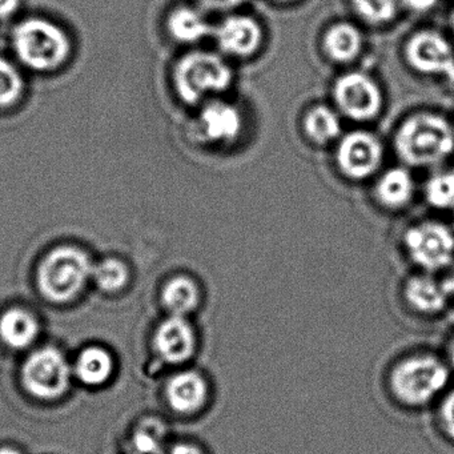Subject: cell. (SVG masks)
Instances as JSON below:
<instances>
[{
    "mask_svg": "<svg viewBox=\"0 0 454 454\" xmlns=\"http://www.w3.org/2000/svg\"><path fill=\"white\" fill-rule=\"evenodd\" d=\"M79 381L89 387L106 384L114 373V358L102 347H89L76 357L73 368Z\"/></svg>",
    "mask_w": 454,
    "mask_h": 454,
    "instance_id": "20",
    "label": "cell"
},
{
    "mask_svg": "<svg viewBox=\"0 0 454 454\" xmlns=\"http://www.w3.org/2000/svg\"><path fill=\"white\" fill-rule=\"evenodd\" d=\"M243 131V115L236 106L223 100L207 103L196 121V134L212 145H232Z\"/></svg>",
    "mask_w": 454,
    "mask_h": 454,
    "instance_id": "15",
    "label": "cell"
},
{
    "mask_svg": "<svg viewBox=\"0 0 454 454\" xmlns=\"http://www.w3.org/2000/svg\"><path fill=\"white\" fill-rule=\"evenodd\" d=\"M440 0H403V6L417 14H425L437 6Z\"/></svg>",
    "mask_w": 454,
    "mask_h": 454,
    "instance_id": "31",
    "label": "cell"
},
{
    "mask_svg": "<svg viewBox=\"0 0 454 454\" xmlns=\"http://www.w3.org/2000/svg\"><path fill=\"white\" fill-rule=\"evenodd\" d=\"M450 372L443 356L427 349L408 350L385 369L384 392L398 409L424 411L448 390Z\"/></svg>",
    "mask_w": 454,
    "mask_h": 454,
    "instance_id": "1",
    "label": "cell"
},
{
    "mask_svg": "<svg viewBox=\"0 0 454 454\" xmlns=\"http://www.w3.org/2000/svg\"><path fill=\"white\" fill-rule=\"evenodd\" d=\"M159 454H208L204 450L203 446L190 441H180V442L166 445V448Z\"/></svg>",
    "mask_w": 454,
    "mask_h": 454,
    "instance_id": "29",
    "label": "cell"
},
{
    "mask_svg": "<svg viewBox=\"0 0 454 454\" xmlns=\"http://www.w3.org/2000/svg\"><path fill=\"white\" fill-rule=\"evenodd\" d=\"M450 299L446 281H438L432 273H414L403 281L400 289L401 307L416 318L442 315L448 309Z\"/></svg>",
    "mask_w": 454,
    "mask_h": 454,
    "instance_id": "11",
    "label": "cell"
},
{
    "mask_svg": "<svg viewBox=\"0 0 454 454\" xmlns=\"http://www.w3.org/2000/svg\"><path fill=\"white\" fill-rule=\"evenodd\" d=\"M73 374L66 356L52 347L31 353L20 371L22 384L28 395L43 401H55L65 395Z\"/></svg>",
    "mask_w": 454,
    "mask_h": 454,
    "instance_id": "7",
    "label": "cell"
},
{
    "mask_svg": "<svg viewBox=\"0 0 454 454\" xmlns=\"http://www.w3.org/2000/svg\"><path fill=\"white\" fill-rule=\"evenodd\" d=\"M449 25H450V30L454 35V10H453V12H451V14H450V20H449Z\"/></svg>",
    "mask_w": 454,
    "mask_h": 454,
    "instance_id": "36",
    "label": "cell"
},
{
    "mask_svg": "<svg viewBox=\"0 0 454 454\" xmlns=\"http://www.w3.org/2000/svg\"><path fill=\"white\" fill-rule=\"evenodd\" d=\"M363 47V33L352 23H334L324 33L323 50L332 62H353L360 57Z\"/></svg>",
    "mask_w": 454,
    "mask_h": 454,
    "instance_id": "19",
    "label": "cell"
},
{
    "mask_svg": "<svg viewBox=\"0 0 454 454\" xmlns=\"http://www.w3.org/2000/svg\"><path fill=\"white\" fill-rule=\"evenodd\" d=\"M132 454V453H131Z\"/></svg>",
    "mask_w": 454,
    "mask_h": 454,
    "instance_id": "38",
    "label": "cell"
},
{
    "mask_svg": "<svg viewBox=\"0 0 454 454\" xmlns=\"http://www.w3.org/2000/svg\"><path fill=\"white\" fill-rule=\"evenodd\" d=\"M435 425L441 434L454 442V387L446 390L435 403Z\"/></svg>",
    "mask_w": 454,
    "mask_h": 454,
    "instance_id": "28",
    "label": "cell"
},
{
    "mask_svg": "<svg viewBox=\"0 0 454 454\" xmlns=\"http://www.w3.org/2000/svg\"><path fill=\"white\" fill-rule=\"evenodd\" d=\"M446 363H448L449 368L454 371V334L449 339L448 344H446L445 356Z\"/></svg>",
    "mask_w": 454,
    "mask_h": 454,
    "instance_id": "33",
    "label": "cell"
},
{
    "mask_svg": "<svg viewBox=\"0 0 454 454\" xmlns=\"http://www.w3.org/2000/svg\"><path fill=\"white\" fill-rule=\"evenodd\" d=\"M334 160L342 176L361 182L379 171L384 160V145L372 132L356 129L340 137Z\"/></svg>",
    "mask_w": 454,
    "mask_h": 454,
    "instance_id": "9",
    "label": "cell"
},
{
    "mask_svg": "<svg viewBox=\"0 0 454 454\" xmlns=\"http://www.w3.org/2000/svg\"><path fill=\"white\" fill-rule=\"evenodd\" d=\"M446 284H448V288L449 292H450L451 299H454V272L453 275L450 276V278L446 281Z\"/></svg>",
    "mask_w": 454,
    "mask_h": 454,
    "instance_id": "35",
    "label": "cell"
},
{
    "mask_svg": "<svg viewBox=\"0 0 454 454\" xmlns=\"http://www.w3.org/2000/svg\"><path fill=\"white\" fill-rule=\"evenodd\" d=\"M332 97L341 115L360 123L373 121L384 107V95L379 83L360 71L339 76L332 89Z\"/></svg>",
    "mask_w": 454,
    "mask_h": 454,
    "instance_id": "8",
    "label": "cell"
},
{
    "mask_svg": "<svg viewBox=\"0 0 454 454\" xmlns=\"http://www.w3.org/2000/svg\"><path fill=\"white\" fill-rule=\"evenodd\" d=\"M153 348L164 363L183 365L198 352V331L190 317L168 315L156 328Z\"/></svg>",
    "mask_w": 454,
    "mask_h": 454,
    "instance_id": "13",
    "label": "cell"
},
{
    "mask_svg": "<svg viewBox=\"0 0 454 454\" xmlns=\"http://www.w3.org/2000/svg\"><path fill=\"white\" fill-rule=\"evenodd\" d=\"M212 397L211 380L198 369H182L172 374L166 384L167 403L172 411L182 416L203 413L211 405Z\"/></svg>",
    "mask_w": 454,
    "mask_h": 454,
    "instance_id": "12",
    "label": "cell"
},
{
    "mask_svg": "<svg viewBox=\"0 0 454 454\" xmlns=\"http://www.w3.org/2000/svg\"><path fill=\"white\" fill-rule=\"evenodd\" d=\"M160 299L168 315L190 317L201 307L203 291L190 276L177 275L164 284Z\"/></svg>",
    "mask_w": 454,
    "mask_h": 454,
    "instance_id": "18",
    "label": "cell"
},
{
    "mask_svg": "<svg viewBox=\"0 0 454 454\" xmlns=\"http://www.w3.org/2000/svg\"><path fill=\"white\" fill-rule=\"evenodd\" d=\"M94 262L74 246H60L44 254L36 270V284L44 299L67 304L81 294L92 278Z\"/></svg>",
    "mask_w": 454,
    "mask_h": 454,
    "instance_id": "3",
    "label": "cell"
},
{
    "mask_svg": "<svg viewBox=\"0 0 454 454\" xmlns=\"http://www.w3.org/2000/svg\"><path fill=\"white\" fill-rule=\"evenodd\" d=\"M166 427L159 419L143 421L132 437V454H159L166 448Z\"/></svg>",
    "mask_w": 454,
    "mask_h": 454,
    "instance_id": "24",
    "label": "cell"
},
{
    "mask_svg": "<svg viewBox=\"0 0 454 454\" xmlns=\"http://www.w3.org/2000/svg\"><path fill=\"white\" fill-rule=\"evenodd\" d=\"M204 9L211 12H232L238 9L241 4H246L247 0H199Z\"/></svg>",
    "mask_w": 454,
    "mask_h": 454,
    "instance_id": "30",
    "label": "cell"
},
{
    "mask_svg": "<svg viewBox=\"0 0 454 454\" xmlns=\"http://www.w3.org/2000/svg\"><path fill=\"white\" fill-rule=\"evenodd\" d=\"M393 145L406 166H437L454 153V127L440 114L419 111L398 126Z\"/></svg>",
    "mask_w": 454,
    "mask_h": 454,
    "instance_id": "2",
    "label": "cell"
},
{
    "mask_svg": "<svg viewBox=\"0 0 454 454\" xmlns=\"http://www.w3.org/2000/svg\"><path fill=\"white\" fill-rule=\"evenodd\" d=\"M305 137L316 145H326L342 134L340 113L328 106L318 105L307 111L302 119Z\"/></svg>",
    "mask_w": 454,
    "mask_h": 454,
    "instance_id": "21",
    "label": "cell"
},
{
    "mask_svg": "<svg viewBox=\"0 0 454 454\" xmlns=\"http://www.w3.org/2000/svg\"><path fill=\"white\" fill-rule=\"evenodd\" d=\"M175 91L185 105L196 106L209 95L227 91L233 82V71L220 55L193 51L175 65Z\"/></svg>",
    "mask_w": 454,
    "mask_h": 454,
    "instance_id": "5",
    "label": "cell"
},
{
    "mask_svg": "<svg viewBox=\"0 0 454 454\" xmlns=\"http://www.w3.org/2000/svg\"><path fill=\"white\" fill-rule=\"evenodd\" d=\"M92 280L100 291L106 294H118L121 289L126 288L129 280V270L121 260L108 257L94 264Z\"/></svg>",
    "mask_w": 454,
    "mask_h": 454,
    "instance_id": "23",
    "label": "cell"
},
{
    "mask_svg": "<svg viewBox=\"0 0 454 454\" xmlns=\"http://www.w3.org/2000/svg\"><path fill=\"white\" fill-rule=\"evenodd\" d=\"M20 6V0H0V20L12 17Z\"/></svg>",
    "mask_w": 454,
    "mask_h": 454,
    "instance_id": "32",
    "label": "cell"
},
{
    "mask_svg": "<svg viewBox=\"0 0 454 454\" xmlns=\"http://www.w3.org/2000/svg\"><path fill=\"white\" fill-rule=\"evenodd\" d=\"M220 51L228 57H254L264 41L262 25L249 15H230L214 30Z\"/></svg>",
    "mask_w": 454,
    "mask_h": 454,
    "instance_id": "14",
    "label": "cell"
},
{
    "mask_svg": "<svg viewBox=\"0 0 454 454\" xmlns=\"http://www.w3.org/2000/svg\"><path fill=\"white\" fill-rule=\"evenodd\" d=\"M0 454H22L20 450L14 448H9V446H4L0 448Z\"/></svg>",
    "mask_w": 454,
    "mask_h": 454,
    "instance_id": "34",
    "label": "cell"
},
{
    "mask_svg": "<svg viewBox=\"0 0 454 454\" xmlns=\"http://www.w3.org/2000/svg\"><path fill=\"white\" fill-rule=\"evenodd\" d=\"M406 256L419 272L445 270L454 262V232L440 222H422L411 225L403 235Z\"/></svg>",
    "mask_w": 454,
    "mask_h": 454,
    "instance_id": "6",
    "label": "cell"
},
{
    "mask_svg": "<svg viewBox=\"0 0 454 454\" xmlns=\"http://www.w3.org/2000/svg\"><path fill=\"white\" fill-rule=\"evenodd\" d=\"M416 183L406 167H393L382 172L374 185V198L387 209H403L413 200Z\"/></svg>",
    "mask_w": 454,
    "mask_h": 454,
    "instance_id": "16",
    "label": "cell"
},
{
    "mask_svg": "<svg viewBox=\"0 0 454 454\" xmlns=\"http://www.w3.org/2000/svg\"><path fill=\"white\" fill-rule=\"evenodd\" d=\"M425 199L437 209L454 207V171H441L425 183Z\"/></svg>",
    "mask_w": 454,
    "mask_h": 454,
    "instance_id": "27",
    "label": "cell"
},
{
    "mask_svg": "<svg viewBox=\"0 0 454 454\" xmlns=\"http://www.w3.org/2000/svg\"><path fill=\"white\" fill-rule=\"evenodd\" d=\"M41 324L35 315L23 308L14 307L0 315V341L10 349L22 350L38 339Z\"/></svg>",
    "mask_w": 454,
    "mask_h": 454,
    "instance_id": "17",
    "label": "cell"
},
{
    "mask_svg": "<svg viewBox=\"0 0 454 454\" xmlns=\"http://www.w3.org/2000/svg\"><path fill=\"white\" fill-rule=\"evenodd\" d=\"M403 58L416 73L454 82V50L437 31L421 30L409 36L403 46Z\"/></svg>",
    "mask_w": 454,
    "mask_h": 454,
    "instance_id": "10",
    "label": "cell"
},
{
    "mask_svg": "<svg viewBox=\"0 0 454 454\" xmlns=\"http://www.w3.org/2000/svg\"><path fill=\"white\" fill-rule=\"evenodd\" d=\"M350 4L369 25L384 26L395 20L400 0H350Z\"/></svg>",
    "mask_w": 454,
    "mask_h": 454,
    "instance_id": "26",
    "label": "cell"
},
{
    "mask_svg": "<svg viewBox=\"0 0 454 454\" xmlns=\"http://www.w3.org/2000/svg\"><path fill=\"white\" fill-rule=\"evenodd\" d=\"M15 55L25 67L36 73H54L73 52L70 36L55 23L42 18L23 20L12 33Z\"/></svg>",
    "mask_w": 454,
    "mask_h": 454,
    "instance_id": "4",
    "label": "cell"
},
{
    "mask_svg": "<svg viewBox=\"0 0 454 454\" xmlns=\"http://www.w3.org/2000/svg\"><path fill=\"white\" fill-rule=\"evenodd\" d=\"M25 81L22 74L9 60L0 58V110L14 107L22 99Z\"/></svg>",
    "mask_w": 454,
    "mask_h": 454,
    "instance_id": "25",
    "label": "cell"
},
{
    "mask_svg": "<svg viewBox=\"0 0 454 454\" xmlns=\"http://www.w3.org/2000/svg\"><path fill=\"white\" fill-rule=\"evenodd\" d=\"M169 35L182 44H196L214 33L206 18L191 7L174 10L167 20Z\"/></svg>",
    "mask_w": 454,
    "mask_h": 454,
    "instance_id": "22",
    "label": "cell"
},
{
    "mask_svg": "<svg viewBox=\"0 0 454 454\" xmlns=\"http://www.w3.org/2000/svg\"><path fill=\"white\" fill-rule=\"evenodd\" d=\"M275 2H278V4H288V2H294V0H275Z\"/></svg>",
    "mask_w": 454,
    "mask_h": 454,
    "instance_id": "37",
    "label": "cell"
}]
</instances>
